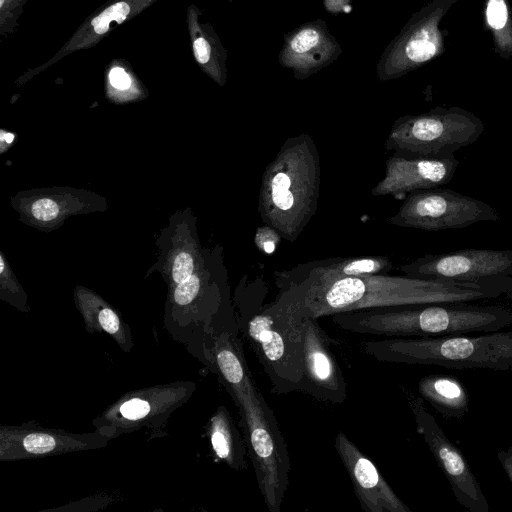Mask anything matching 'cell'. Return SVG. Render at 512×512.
<instances>
[{
  "mask_svg": "<svg viewBox=\"0 0 512 512\" xmlns=\"http://www.w3.org/2000/svg\"><path fill=\"white\" fill-rule=\"evenodd\" d=\"M363 351L380 362L507 371L512 370V330L366 341Z\"/></svg>",
  "mask_w": 512,
  "mask_h": 512,
  "instance_id": "obj_6",
  "label": "cell"
},
{
  "mask_svg": "<svg viewBox=\"0 0 512 512\" xmlns=\"http://www.w3.org/2000/svg\"><path fill=\"white\" fill-rule=\"evenodd\" d=\"M194 263L190 254L180 253L176 256L172 268V278L176 284L181 283L193 274Z\"/></svg>",
  "mask_w": 512,
  "mask_h": 512,
  "instance_id": "obj_24",
  "label": "cell"
},
{
  "mask_svg": "<svg viewBox=\"0 0 512 512\" xmlns=\"http://www.w3.org/2000/svg\"><path fill=\"white\" fill-rule=\"evenodd\" d=\"M87 331L105 332L125 351L129 352L133 342L129 326L104 303L86 304L81 307Z\"/></svg>",
  "mask_w": 512,
  "mask_h": 512,
  "instance_id": "obj_19",
  "label": "cell"
},
{
  "mask_svg": "<svg viewBox=\"0 0 512 512\" xmlns=\"http://www.w3.org/2000/svg\"><path fill=\"white\" fill-rule=\"evenodd\" d=\"M504 296L512 299V278L493 283L374 274L324 284L280 289L271 304L297 321L337 313L396 306L466 303Z\"/></svg>",
  "mask_w": 512,
  "mask_h": 512,
  "instance_id": "obj_1",
  "label": "cell"
},
{
  "mask_svg": "<svg viewBox=\"0 0 512 512\" xmlns=\"http://www.w3.org/2000/svg\"><path fill=\"white\" fill-rule=\"evenodd\" d=\"M207 435L215 456L231 469H247L246 443L238 431L228 409L217 408L207 425Z\"/></svg>",
  "mask_w": 512,
  "mask_h": 512,
  "instance_id": "obj_18",
  "label": "cell"
},
{
  "mask_svg": "<svg viewBox=\"0 0 512 512\" xmlns=\"http://www.w3.org/2000/svg\"><path fill=\"white\" fill-rule=\"evenodd\" d=\"M319 41V34L313 29L303 30L291 42V49L295 53H305Z\"/></svg>",
  "mask_w": 512,
  "mask_h": 512,
  "instance_id": "obj_27",
  "label": "cell"
},
{
  "mask_svg": "<svg viewBox=\"0 0 512 512\" xmlns=\"http://www.w3.org/2000/svg\"><path fill=\"white\" fill-rule=\"evenodd\" d=\"M420 396L443 417L460 419L469 409V396L464 384L452 375L432 374L418 382Z\"/></svg>",
  "mask_w": 512,
  "mask_h": 512,
  "instance_id": "obj_17",
  "label": "cell"
},
{
  "mask_svg": "<svg viewBox=\"0 0 512 512\" xmlns=\"http://www.w3.org/2000/svg\"><path fill=\"white\" fill-rule=\"evenodd\" d=\"M3 2H4V0H1V3H0L1 6L3 5Z\"/></svg>",
  "mask_w": 512,
  "mask_h": 512,
  "instance_id": "obj_31",
  "label": "cell"
},
{
  "mask_svg": "<svg viewBox=\"0 0 512 512\" xmlns=\"http://www.w3.org/2000/svg\"><path fill=\"white\" fill-rule=\"evenodd\" d=\"M406 54L414 62H424L432 58L436 52L435 44L427 38H414L406 46Z\"/></svg>",
  "mask_w": 512,
  "mask_h": 512,
  "instance_id": "obj_22",
  "label": "cell"
},
{
  "mask_svg": "<svg viewBox=\"0 0 512 512\" xmlns=\"http://www.w3.org/2000/svg\"><path fill=\"white\" fill-rule=\"evenodd\" d=\"M468 303L364 309L334 314L332 321L346 331L389 338L490 333L512 325L511 309Z\"/></svg>",
  "mask_w": 512,
  "mask_h": 512,
  "instance_id": "obj_3",
  "label": "cell"
},
{
  "mask_svg": "<svg viewBox=\"0 0 512 512\" xmlns=\"http://www.w3.org/2000/svg\"><path fill=\"white\" fill-rule=\"evenodd\" d=\"M301 322L303 375L298 391L320 401L343 403L347 399V383L331 350V338L318 319L304 317Z\"/></svg>",
  "mask_w": 512,
  "mask_h": 512,
  "instance_id": "obj_12",
  "label": "cell"
},
{
  "mask_svg": "<svg viewBox=\"0 0 512 512\" xmlns=\"http://www.w3.org/2000/svg\"><path fill=\"white\" fill-rule=\"evenodd\" d=\"M401 389L412 411L416 430L444 473L459 505L469 512H488V500L464 454L445 435L434 416L425 407L424 399L405 387L401 386Z\"/></svg>",
  "mask_w": 512,
  "mask_h": 512,
  "instance_id": "obj_9",
  "label": "cell"
},
{
  "mask_svg": "<svg viewBox=\"0 0 512 512\" xmlns=\"http://www.w3.org/2000/svg\"><path fill=\"white\" fill-rule=\"evenodd\" d=\"M498 212L489 204L447 188L408 194L389 224L425 231L461 229L478 222H495Z\"/></svg>",
  "mask_w": 512,
  "mask_h": 512,
  "instance_id": "obj_8",
  "label": "cell"
},
{
  "mask_svg": "<svg viewBox=\"0 0 512 512\" xmlns=\"http://www.w3.org/2000/svg\"><path fill=\"white\" fill-rule=\"evenodd\" d=\"M400 270L408 276L473 283H493L512 277V250L461 249L427 254Z\"/></svg>",
  "mask_w": 512,
  "mask_h": 512,
  "instance_id": "obj_10",
  "label": "cell"
},
{
  "mask_svg": "<svg viewBox=\"0 0 512 512\" xmlns=\"http://www.w3.org/2000/svg\"><path fill=\"white\" fill-rule=\"evenodd\" d=\"M260 287L242 290L235 312L239 333L245 338L268 376L276 394L299 390L303 375L302 322L264 304Z\"/></svg>",
  "mask_w": 512,
  "mask_h": 512,
  "instance_id": "obj_5",
  "label": "cell"
},
{
  "mask_svg": "<svg viewBox=\"0 0 512 512\" xmlns=\"http://www.w3.org/2000/svg\"><path fill=\"white\" fill-rule=\"evenodd\" d=\"M483 132V122L466 111L435 110L397 120L385 147L402 156L444 158L475 143Z\"/></svg>",
  "mask_w": 512,
  "mask_h": 512,
  "instance_id": "obj_7",
  "label": "cell"
},
{
  "mask_svg": "<svg viewBox=\"0 0 512 512\" xmlns=\"http://www.w3.org/2000/svg\"><path fill=\"white\" fill-rule=\"evenodd\" d=\"M237 324L220 331L210 350L209 368L232 397L252 461L258 488L269 512H280L289 486L291 461L278 421L249 370Z\"/></svg>",
  "mask_w": 512,
  "mask_h": 512,
  "instance_id": "obj_2",
  "label": "cell"
},
{
  "mask_svg": "<svg viewBox=\"0 0 512 512\" xmlns=\"http://www.w3.org/2000/svg\"><path fill=\"white\" fill-rule=\"evenodd\" d=\"M497 459L512 484V447H508L506 450H499L497 452Z\"/></svg>",
  "mask_w": 512,
  "mask_h": 512,
  "instance_id": "obj_29",
  "label": "cell"
},
{
  "mask_svg": "<svg viewBox=\"0 0 512 512\" xmlns=\"http://www.w3.org/2000/svg\"><path fill=\"white\" fill-rule=\"evenodd\" d=\"M31 213L37 220L50 221L57 217L59 207L55 201L49 198H42L33 202Z\"/></svg>",
  "mask_w": 512,
  "mask_h": 512,
  "instance_id": "obj_25",
  "label": "cell"
},
{
  "mask_svg": "<svg viewBox=\"0 0 512 512\" xmlns=\"http://www.w3.org/2000/svg\"><path fill=\"white\" fill-rule=\"evenodd\" d=\"M130 7L126 2H117L105 9L101 14L95 17L91 24L97 34H104L109 29L111 21L122 23L128 16Z\"/></svg>",
  "mask_w": 512,
  "mask_h": 512,
  "instance_id": "obj_20",
  "label": "cell"
},
{
  "mask_svg": "<svg viewBox=\"0 0 512 512\" xmlns=\"http://www.w3.org/2000/svg\"><path fill=\"white\" fill-rule=\"evenodd\" d=\"M362 510L365 512H411L374 464L343 432L334 440Z\"/></svg>",
  "mask_w": 512,
  "mask_h": 512,
  "instance_id": "obj_15",
  "label": "cell"
},
{
  "mask_svg": "<svg viewBox=\"0 0 512 512\" xmlns=\"http://www.w3.org/2000/svg\"><path fill=\"white\" fill-rule=\"evenodd\" d=\"M320 188V158L312 137H291L267 165L259 192L263 223L281 238L295 241L316 212Z\"/></svg>",
  "mask_w": 512,
  "mask_h": 512,
  "instance_id": "obj_4",
  "label": "cell"
},
{
  "mask_svg": "<svg viewBox=\"0 0 512 512\" xmlns=\"http://www.w3.org/2000/svg\"><path fill=\"white\" fill-rule=\"evenodd\" d=\"M281 236L271 227H259L255 234V243L259 250L271 254L275 251Z\"/></svg>",
  "mask_w": 512,
  "mask_h": 512,
  "instance_id": "obj_23",
  "label": "cell"
},
{
  "mask_svg": "<svg viewBox=\"0 0 512 512\" xmlns=\"http://www.w3.org/2000/svg\"><path fill=\"white\" fill-rule=\"evenodd\" d=\"M193 48L197 61L201 64L207 63L210 57V46L207 41L203 38H198L195 40Z\"/></svg>",
  "mask_w": 512,
  "mask_h": 512,
  "instance_id": "obj_30",
  "label": "cell"
},
{
  "mask_svg": "<svg viewBox=\"0 0 512 512\" xmlns=\"http://www.w3.org/2000/svg\"><path fill=\"white\" fill-rule=\"evenodd\" d=\"M110 439L100 430L75 434L63 430L43 429L31 424L1 426L0 459L11 461L97 449L105 446Z\"/></svg>",
  "mask_w": 512,
  "mask_h": 512,
  "instance_id": "obj_13",
  "label": "cell"
},
{
  "mask_svg": "<svg viewBox=\"0 0 512 512\" xmlns=\"http://www.w3.org/2000/svg\"><path fill=\"white\" fill-rule=\"evenodd\" d=\"M392 268L391 260L383 256L314 261L290 271L278 272L275 284L279 289L292 285L312 286L344 277L388 274Z\"/></svg>",
  "mask_w": 512,
  "mask_h": 512,
  "instance_id": "obj_16",
  "label": "cell"
},
{
  "mask_svg": "<svg viewBox=\"0 0 512 512\" xmlns=\"http://www.w3.org/2000/svg\"><path fill=\"white\" fill-rule=\"evenodd\" d=\"M487 20L491 27L501 29L507 21V8L504 0H490L487 7Z\"/></svg>",
  "mask_w": 512,
  "mask_h": 512,
  "instance_id": "obj_26",
  "label": "cell"
},
{
  "mask_svg": "<svg viewBox=\"0 0 512 512\" xmlns=\"http://www.w3.org/2000/svg\"><path fill=\"white\" fill-rule=\"evenodd\" d=\"M202 278L198 274H192L186 280L177 284L173 299L179 307L190 305L202 290Z\"/></svg>",
  "mask_w": 512,
  "mask_h": 512,
  "instance_id": "obj_21",
  "label": "cell"
},
{
  "mask_svg": "<svg viewBox=\"0 0 512 512\" xmlns=\"http://www.w3.org/2000/svg\"><path fill=\"white\" fill-rule=\"evenodd\" d=\"M111 84L117 89H127L130 86V78L124 69L115 67L109 74Z\"/></svg>",
  "mask_w": 512,
  "mask_h": 512,
  "instance_id": "obj_28",
  "label": "cell"
},
{
  "mask_svg": "<svg viewBox=\"0 0 512 512\" xmlns=\"http://www.w3.org/2000/svg\"><path fill=\"white\" fill-rule=\"evenodd\" d=\"M458 165L455 155L424 158L393 154L386 160L384 176L371 194L404 198L416 191L441 187L452 180Z\"/></svg>",
  "mask_w": 512,
  "mask_h": 512,
  "instance_id": "obj_14",
  "label": "cell"
},
{
  "mask_svg": "<svg viewBox=\"0 0 512 512\" xmlns=\"http://www.w3.org/2000/svg\"><path fill=\"white\" fill-rule=\"evenodd\" d=\"M194 383L180 382L127 393L101 416L95 426L110 438L143 426L164 423L193 393Z\"/></svg>",
  "mask_w": 512,
  "mask_h": 512,
  "instance_id": "obj_11",
  "label": "cell"
}]
</instances>
